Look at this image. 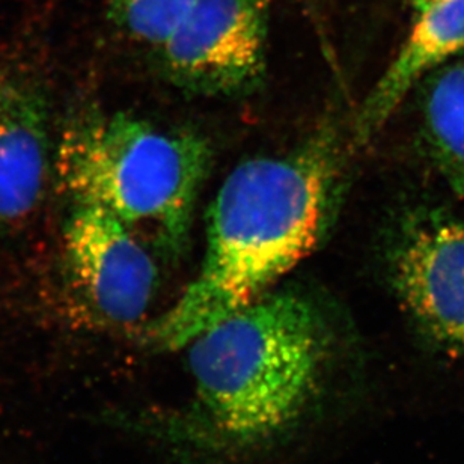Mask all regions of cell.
<instances>
[{
  "mask_svg": "<svg viewBox=\"0 0 464 464\" xmlns=\"http://www.w3.org/2000/svg\"><path fill=\"white\" fill-rule=\"evenodd\" d=\"M338 177L340 150L332 133L237 166L211 202L197 276L148 327V343L161 352L181 350L267 295L317 247Z\"/></svg>",
  "mask_w": 464,
  "mask_h": 464,
  "instance_id": "cell-1",
  "label": "cell"
},
{
  "mask_svg": "<svg viewBox=\"0 0 464 464\" xmlns=\"http://www.w3.org/2000/svg\"><path fill=\"white\" fill-rule=\"evenodd\" d=\"M210 160L206 139L125 113L77 118L56 150L59 181L76 204L148 232L170 252L188 241Z\"/></svg>",
  "mask_w": 464,
  "mask_h": 464,
  "instance_id": "cell-3",
  "label": "cell"
},
{
  "mask_svg": "<svg viewBox=\"0 0 464 464\" xmlns=\"http://www.w3.org/2000/svg\"><path fill=\"white\" fill-rule=\"evenodd\" d=\"M331 343L295 293L266 295L201 332L184 348L204 431L240 451L288 431L317 395Z\"/></svg>",
  "mask_w": 464,
  "mask_h": 464,
  "instance_id": "cell-2",
  "label": "cell"
},
{
  "mask_svg": "<svg viewBox=\"0 0 464 464\" xmlns=\"http://www.w3.org/2000/svg\"><path fill=\"white\" fill-rule=\"evenodd\" d=\"M440 0H411V6L415 8L416 13H420L422 9L429 8L431 5L438 4Z\"/></svg>",
  "mask_w": 464,
  "mask_h": 464,
  "instance_id": "cell-11",
  "label": "cell"
},
{
  "mask_svg": "<svg viewBox=\"0 0 464 464\" xmlns=\"http://www.w3.org/2000/svg\"><path fill=\"white\" fill-rule=\"evenodd\" d=\"M197 0H104L109 17L134 40L161 47Z\"/></svg>",
  "mask_w": 464,
  "mask_h": 464,
  "instance_id": "cell-10",
  "label": "cell"
},
{
  "mask_svg": "<svg viewBox=\"0 0 464 464\" xmlns=\"http://www.w3.org/2000/svg\"><path fill=\"white\" fill-rule=\"evenodd\" d=\"M416 14L415 26L357 116L361 142L383 129L413 86L464 50V0H440Z\"/></svg>",
  "mask_w": 464,
  "mask_h": 464,
  "instance_id": "cell-8",
  "label": "cell"
},
{
  "mask_svg": "<svg viewBox=\"0 0 464 464\" xmlns=\"http://www.w3.org/2000/svg\"><path fill=\"white\" fill-rule=\"evenodd\" d=\"M389 277L425 340L464 354V222L436 207L411 211L393 237Z\"/></svg>",
  "mask_w": 464,
  "mask_h": 464,
  "instance_id": "cell-5",
  "label": "cell"
},
{
  "mask_svg": "<svg viewBox=\"0 0 464 464\" xmlns=\"http://www.w3.org/2000/svg\"><path fill=\"white\" fill-rule=\"evenodd\" d=\"M47 106L40 86L0 74V232L35 211L49 174Z\"/></svg>",
  "mask_w": 464,
  "mask_h": 464,
  "instance_id": "cell-7",
  "label": "cell"
},
{
  "mask_svg": "<svg viewBox=\"0 0 464 464\" xmlns=\"http://www.w3.org/2000/svg\"><path fill=\"white\" fill-rule=\"evenodd\" d=\"M63 243L65 284L77 315L102 331L138 326L157 288L156 264L138 234L106 211L76 204Z\"/></svg>",
  "mask_w": 464,
  "mask_h": 464,
  "instance_id": "cell-4",
  "label": "cell"
},
{
  "mask_svg": "<svg viewBox=\"0 0 464 464\" xmlns=\"http://www.w3.org/2000/svg\"><path fill=\"white\" fill-rule=\"evenodd\" d=\"M422 82L425 150L448 186L464 197V61L445 63Z\"/></svg>",
  "mask_w": 464,
  "mask_h": 464,
  "instance_id": "cell-9",
  "label": "cell"
},
{
  "mask_svg": "<svg viewBox=\"0 0 464 464\" xmlns=\"http://www.w3.org/2000/svg\"><path fill=\"white\" fill-rule=\"evenodd\" d=\"M270 0H197L161 61L170 81L193 94L236 95L263 77Z\"/></svg>",
  "mask_w": 464,
  "mask_h": 464,
  "instance_id": "cell-6",
  "label": "cell"
}]
</instances>
